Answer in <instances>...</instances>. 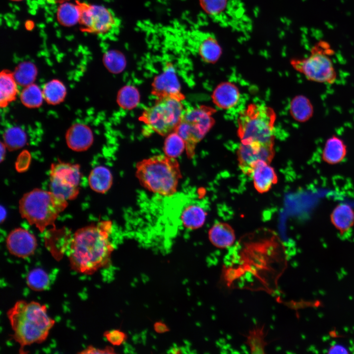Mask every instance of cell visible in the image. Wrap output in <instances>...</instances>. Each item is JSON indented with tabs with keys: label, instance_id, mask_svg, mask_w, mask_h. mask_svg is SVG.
Returning a JSON list of instances; mask_svg holds the SVG:
<instances>
[{
	"label": "cell",
	"instance_id": "cell-26",
	"mask_svg": "<svg viewBox=\"0 0 354 354\" xmlns=\"http://www.w3.org/2000/svg\"><path fill=\"white\" fill-rule=\"evenodd\" d=\"M313 111L311 102L304 96H296L291 102V114L295 120L299 122H304L309 119L313 114Z\"/></svg>",
	"mask_w": 354,
	"mask_h": 354
},
{
	"label": "cell",
	"instance_id": "cell-11",
	"mask_svg": "<svg viewBox=\"0 0 354 354\" xmlns=\"http://www.w3.org/2000/svg\"><path fill=\"white\" fill-rule=\"evenodd\" d=\"M81 177L79 164L59 161L53 163L50 172V191L67 201L76 199Z\"/></svg>",
	"mask_w": 354,
	"mask_h": 354
},
{
	"label": "cell",
	"instance_id": "cell-33",
	"mask_svg": "<svg viewBox=\"0 0 354 354\" xmlns=\"http://www.w3.org/2000/svg\"><path fill=\"white\" fill-rule=\"evenodd\" d=\"M118 104L121 107L126 109H131L136 106L139 102V93L133 87H125L118 92Z\"/></svg>",
	"mask_w": 354,
	"mask_h": 354
},
{
	"label": "cell",
	"instance_id": "cell-3",
	"mask_svg": "<svg viewBox=\"0 0 354 354\" xmlns=\"http://www.w3.org/2000/svg\"><path fill=\"white\" fill-rule=\"evenodd\" d=\"M136 176L145 188L164 196L176 192L181 177L177 161L165 154L154 155L139 162L136 166Z\"/></svg>",
	"mask_w": 354,
	"mask_h": 354
},
{
	"label": "cell",
	"instance_id": "cell-2",
	"mask_svg": "<svg viewBox=\"0 0 354 354\" xmlns=\"http://www.w3.org/2000/svg\"><path fill=\"white\" fill-rule=\"evenodd\" d=\"M6 315L13 330L12 338L20 346V354L25 353L26 346L44 342L55 324L46 305L35 301L18 300Z\"/></svg>",
	"mask_w": 354,
	"mask_h": 354
},
{
	"label": "cell",
	"instance_id": "cell-5",
	"mask_svg": "<svg viewBox=\"0 0 354 354\" xmlns=\"http://www.w3.org/2000/svg\"><path fill=\"white\" fill-rule=\"evenodd\" d=\"M276 115L270 107L251 104L240 115L237 134L241 143H274Z\"/></svg>",
	"mask_w": 354,
	"mask_h": 354
},
{
	"label": "cell",
	"instance_id": "cell-14",
	"mask_svg": "<svg viewBox=\"0 0 354 354\" xmlns=\"http://www.w3.org/2000/svg\"><path fill=\"white\" fill-rule=\"evenodd\" d=\"M6 246L12 255L25 259L33 255L37 248V239L34 235L22 228L13 230L6 239Z\"/></svg>",
	"mask_w": 354,
	"mask_h": 354
},
{
	"label": "cell",
	"instance_id": "cell-24",
	"mask_svg": "<svg viewBox=\"0 0 354 354\" xmlns=\"http://www.w3.org/2000/svg\"><path fill=\"white\" fill-rule=\"evenodd\" d=\"M207 212L199 205L192 204L187 206L181 215V221L187 229L194 230L201 228L205 223Z\"/></svg>",
	"mask_w": 354,
	"mask_h": 354
},
{
	"label": "cell",
	"instance_id": "cell-22",
	"mask_svg": "<svg viewBox=\"0 0 354 354\" xmlns=\"http://www.w3.org/2000/svg\"><path fill=\"white\" fill-rule=\"evenodd\" d=\"M346 153V146L344 142L334 136L327 140L322 152V159L328 164H336L343 161Z\"/></svg>",
	"mask_w": 354,
	"mask_h": 354
},
{
	"label": "cell",
	"instance_id": "cell-15",
	"mask_svg": "<svg viewBox=\"0 0 354 354\" xmlns=\"http://www.w3.org/2000/svg\"><path fill=\"white\" fill-rule=\"evenodd\" d=\"M152 87L153 93L158 99L166 96L183 98L175 68L170 62L166 64L162 72L154 79Z\"/></svg>",
	"mask_w": 354,
	"mask_h": 354
},
{
	"label": "cell",
	"instance_id": "cell-27",
	"mask_svg": "<svg viewBox=\"0 0 354 354\" xmlns=\"http://www.w3.org/2000/svg\"><path fill=\"white\" fill-rule=\"evenodd\" d=\"M42 92L44 99L48 103L57 105L63 101L66 94V89L61 81L53 79L44 85Z\"/></svg>",
	"mask_w": 354,
	"mask_h": 354
},
{
	"label": "cell",
	"instance_id": "cell-19",
	"mask_svg": "<svg viewBox=\"0 0 354 354\" xmlns=\"http://www.w3.org/2000/svg\"><path fill=\"white\" fill-rule=\"evenodd\" d=\"M208 238L211 243L219 248H226L235 242V231L229 224L218 222L215 223L208 231Z\"/></svg>",
	"mask_w": 354,
	"mask_h": 354
},
{
	"label": "cell",
	"instance_id": "cell-23",
	"mask_svg": "<svg viewBox=\"0 0 354 354\" xmlns=\"http://www.w3.org/2000/svg\"><path fill=\"white\" fill-rule=\"evenodd\" d=\"M17 83L13 72L4 70L0 74V105L6 107L15 99L18 92Z\"/></svg>",
	"mask_w": 354,
	"mask_h": 354
},
{
	"label": "cell",
	"instance_id": "cell-13",
	"mask_svg": "<svg viewBox=\"0 0 354 354\" xmlns=\"http://www.w3.org/2000/svg\"><path fill=\"white\" fill-rule=\"evenodd\" d=\"M188 43L201 59L205 62L215 63L222 54L221 47L212 32L202 30L192 31Z\"/></svg>",
	"mask_w": 354,
	"mask_h": 354
},
{
	"label": "cell",
	"instance_id": "cell-6",
	"mask_svg": "<svg viewBox=\"0 0 354 354\" xmlns=\"http://www.w3.org/2000/svg\"><path fill=\"white\" fill-rule=\"evenodd\" d=\"M204 11L215 23L233 31L247 36L252 21L241 0H199Z\"/></svg>",
	"mask_w": 354,
	"mask_h": 354
},
{
	"label": "cell",
	"instance_id": "cell-31",
	"mask_svg": "<svg viewBox=\"0 0 354 354\" xmlns=\"http://www.w3.org/2000/svg\"><path fill=\"white\" fill-rule=\"evenodd\" d=\"M27 140L26 133L18 127H10L3 134V143L9 150L22 148L26 144Z\"/></svg>",
	"mask_w": 354,
	"mask_h": 354
},
{
	"label": "cell",
	"instance_id": "cell-36",
	"mask_svg": "<svg viewBox=\"0 0 354 354\" xmlns=\"http://www.w3.org/2000/svg\"><path fill=\"white\" fill-rule=\"evenodd\" d=\"M103 335L106 340L113 346L121 345L126 339V334L119 329L106 331Z\"/></svg>",
	"mask_w": 354,
	"mask_h": 354
},
{
	"label": "cell",
	"instance_id": "cell-7",
	"mask_svg": "<svg viewBox=\"0 0 354 354\" xmlns=\"http://www.w3.org/2000/svg\"><path fill=\"white\" fill-rule=\"evenodd\" d=\"M182 100L174 96L159 98L144 111L141 119L151 130L167 136L176 130L181 120L184 110Z\"/></svg>",
	"mask_w": 354,
	"mask_h": 354
},
{
	"label": "cell",
	"instance_id": "cell-1",
	"mask_svg": "<svg viewBox=\"0 0 354 354\" xmlns=\"http://www.w3.org/2000/svg\"><path fill=\"white\" fill-rule=\"evenodd\" d=\"M112 228L110 220H103L75 232L68 247V257L73 270L91 275L107 265L114 250L110 239Z\"/></svg>",
	"mask_w": 354,
	"mask_h": 354
},
{
	"label": "cell",
	"instance_id": "cell-39",
	"mask_svg": "<svg viewBox=\"0 0 354 354\" xmlns=\"http://www.w3.org/2000/svg\"><path fill=\"white\" fill-rule=\"evenodd\" d=\"M327 353L329 354H348L349 352L344 346L341 345L335 344L331 346L328 349Z\"/></svg>",
	"mask_w": 354,
	"mask_h": 354
},
{
	"label": "cell",
	"instance_id": "cell-21",
	"mask_svg": "<svg viewBox=\"0 0 354 354\" xmlns=\"http://www.w3.org/2000/svg\"><path fill=\"white\" fill-rule=\"evenodd\" d=\"M88 184L94 191L99 193H105L112 185V174L106 167L97 166L91 171L89 175Z\"/></svg>",
	"mask_w": 354,
	"mask_h": 354
},
{
	"label": "cell",
	"instance_id": "cell-29",
	"mask_svg": "<svg viewBox=\"0 0 354 354\" xmlns=\"http://www.w3.org/2000/svg\"><path fill=\"white\" fill-rule=\"evenodd\" d=\"M26 280L28 287L35 292L45 290L50 284L48 273L40 267L30 270L27 275Z\"/></svg>",
	"mask_w": 354,
	"mask_h": 354
},
{
	"label": "cell",
	"instance_id": "cell-20",
	"mask_svg": "<svg viewBox=\"0 0 354 354\" xmlns=\"http://www.w3.org/2000/svg\"><path fill=\"white\" fill-rule=\"evenodd\" d=\"M330 221L341 233H345L354 225V210L347 204H340L332 210L330 214Z\"/></svg>",
	"mask_w": 354,
	"mask_h": 354
},
{
	"label": "cell",
	"instance_id": "cell-43",
	"mask_svg": "<svg viewBox=\"0 0 354 354\" xmlns=\"http://www.w3.org/2000/svg\"><path fill=\"white\" fill-rule=\"evenodd\" d=\"M11 0L15 1H21V0Z\"/></svg>",
	"mask_w": 354,
	"mask_h": 354
},
{
	"label": "cell",
	"instance_id": "cell-12",
	"mask_svg": "<svg viewBox=\"0 0 354 354\" xmlns=\"http://www.w3.org/2000/svg\"><path fill=\"white\" fill-rule=\"evenodd\" d=\"M273 146L274 143H240L237 151V157L241 171L247 175L251 166L258 161L270 163L275 153Z\"/></svg>",
	"mask_w": 354,
	"mask_h": 354
},
{
	"label": "cell",
	"instance_id": "cell-17",
	"mask_svg": "<svg viewBox=\"0 0 354 354\" xmlns=\"http://www.w3.org/2000/svg\"><path fill=\"white\" fill-rule=\"evenodd\" d=\"M65 138L68 147L76 151L88 149L93 142V136L90 128L82 123L72 125L67 130Z\"/></svg>",
	"mask_w": 354,
	"mask_h": 354
},
{
	"label": "cell",
	"instance_id": "cell-40",
	"mask_svg": "<svg viewBox=\"0 0 354 354\" xmlns=\"http://www.w3.org/2000/svg\"><path fill=\"white\" fill-rule=\"evenodd\" d=\"M154 329L158 333H164L169 330L168 326L162 322H157L154 324Z\"/></svg>",
	"mask_w": 354,
	"mask_h": 354
},
{
	"label": "cell",
	"instance_id": "cell-38",
	"mask_svg": "<svg viewBox=\"0 0 354 354\" xmlns=\"http://www.w3.org/2000/svg\"><path fill=\"white\" fill-rule=\"evenodd\" d=\"M78 353L80 354H114L115 352L114 349L111 347H106L104 348L100 349L90 345Z\"/></svg>",
	"mask_w": 354,
	"mask_h": 354
},
{
	"label": "cell",
	"instance_id": "cell-28",
	"mask_svg": "<svg viewBox=\"0 0 354 354\" xmlns=\"http://www.w3.org/2000/svg\"><path fill=\"white\" fill-rule=\"evenodd\" d=\"M13 74L18 85L26 87L33 83L37 74V69L32 62L24 61L15 67Z\"/></svg>",
	"mask_w": 354,
	"mask_h": 354
},
{
	"label": "cell",
	"instance_id": "cell-10",
	"mask_svg": "<svg viewBox=\"0 0 354 354\" xmlns=\"http://www.w3.org/2000/svg\"><path fill=\"white\" fill-rule=\"evenodd\" d=\"M80 11L79 23L82 31L97 34L118 32L120 21L109 9L103 5L76 0Z\"/></svg>",
	"mask_w": 354,
	"mask_h": 354
},
{
	"label": "cell",
	"instance_id": "cell-30",
	"mask_svg": "<svg viewBox=\"0 0 354 354\" xmlns=\"http://www.w3.org/2000/svg\"><path fill=\"white\" fill-rule=\"evenodd\" d=\"M43 99L42 90L33 83L24 87L20 94L21 102L28 108H33L40 106Z\"/></svg>",
	"mask_w": 354,
	"mask_h": 354
},
{
	"label": "cell",
	"instance_id": "cell-34",
	"mask_svg": "<svg viewBox=\"0 0 354 354\" xmlns=\"http://www.w3.org/2000/svg\"><path fill=\"white\" fill-rule=\"evenodd\" d=\"M103 60L106 67L111 72L118 73L124 66V59L122 55L118 51L111 50L104 55Z\"/></svg>",
	"mask_w": 354,
	"mask_h": 354
},
{
	"label": "cell",
	"instance_id": "cell-37",
	"mask_svg": "<svg viewBox=\"0 0 354 354\" xmlns=\"http://www.w3.org/2000/svg\"><path fill=\"white\" fill-rule=\"evenodd\" d=\"M31 160L30 153L27 150L23 151L18 157L16 163V170L19 172H24L29 166Z\"/></svg>",
	"mask_w": 354,
	"mask_h": 354
},
{
	"label": "cell",
	"instance_id": "cell-16",
	"mask_svg": "<svg viewBox=\"0 0 354 354\" xmlns=\"http://www.w3.org/2000/svg\"><path fill=\"white\" fill-rule=\"evenodd\" d=\"M247 175L252 178L255 188L260 193L268 192L278 181L276 173L270 163L262 160L254 163Z\"/></svg>",
	"mask_w": 354,
	"mask_h": 354
},
{
	"label": "cell",
	"instance_id": "cell-35",
	"mask_svg": "<svg viewBox=\"0 0 354 354\" xmlns=\"http://www.w3.org/2000/svg\"><path fill=\"white\" fill-rule=\"evenodd\" d=\"M247 344L252 353H263L266 343L264 340L263 328H256L251 331L247 336Z\"/></svg>",
	"mask_w": 354,
	"mask_h": 354
},
{
	"label": "cell",
	"instance_id": "cell-41",
	"mask_svg": "<svg viewBox=\"0 0 354 354\" xmlns=\"http://www.w3.org/2000/svg\"><path fill=\"white\" fill-rule=\"evenodd\" d=\"M6 146L4 143L1 142L0 144V161L2 162L4 158L5 154Z\"/></svg>",
	"mask_w": 354,
	"mask_h": 354
},
{
	"label": "cell",
	"instance_id": "cell-4",
	"mask_svg": "<svg viewBox=\"0 0 354 354\" xmlns=\"http://www.w3.org/2000/svg\"><path fill=\"white\" fill-rule=\"evenodd\" d=\"M67 205V200L51 191L34 188L20 199L19 210L22 218L43 232L47 227L54 225Z\"/></svg>",
	"mask_w": 354,
	"mask_h": 354
},
{
	"label": "cell",
	"instance_id": "cell-18",
	"mask_svg": "<svg viewBox=\"0 0 354 354\" xmlns=\"http://www.w3.org/2000/svg\"><path fill=\"white\" fill-rule=\"evenodd\" d=\"M237 88L230 82L219 84L212 93V100L219 108L228 109L234 106L239 98Z\"/></svg>",
	"mask_w": 354,
	"mask_h": 354
},
{
	"label": "cell",
	"instance_id": "cell-8",
	"mask_svg": "<svg viewBox=\"0 0 354 354\" xmlns=\"http://www.w3.org/2000/svg\"><path fill=\"white\" fill-rule=\"evenodd\" d=\"M332 50L328 43L320 41L312 48L310 55L291 60L292 66L307 79L319 83H333L336 73L329 55Z\"/></svg>",
	"mask_w": 354,
	"mask_h": 354
},
{
	"label": "cell",
	"instance_id": "cell-9",
	"mask_svg": "<svg viewBox=\"0 0 354 354\" xmlns=\"http://www.w3.org/2000/svg\"><path fill=\"white\" fill-rule=\"evenodd\" d=\"M213 112L212 109L206 107L184 109L181 120L175 131L185 141L188 157L194 155L197 144L213 125Z\"/></svg>",
	"mask_w": 354,
	"mask_h": 354
},
{
	"label": "cell",
	"instance_id": "cell-25",
	"mask_svg": "<svg viewBox=\"0 0 354 354\" xmlns=\"http://www.w3.org/2000/svg\"><path fill=\"white\" fill-rule=\"evenodd\" d=\"M57 17L58 22L65 27H71L79 23L80 11L78 5L73 3L65 2L58 8Z\"/></svg>",
	"mask_w": 354,
	"mask_h": 354
},
{
	"label": "cell",
	"instance_id": "cell-42",
	"mask_svg": "<svg viewBox=\"0 0 354 354\" xmlns=\"http://www.w3.org/2000/svg\"><path fill=\"white\" fill-rule=\"evenodd\" d=\"M46 1L50 3H62L66 1H69V0H45Z\"/></svg>",
	"mask_w": 354,
	"mask_h": 354
},
{
	"label": "cell",
	"instance_id": "cell-32",
	"mask_svg": "<svg viewBox=\"0 0 354 354\" xmlns=\"http://www.w3.org/2000/svg\"><path fill=\"white\" fill-rule=\"evenodd\" d=\"M185 148V141L176 131L167 135L164 145L166 155L176 158L183 152Z\"/></svg>",
	"mask_w": 354,
	"mask_h": 354
}]
</instances>
